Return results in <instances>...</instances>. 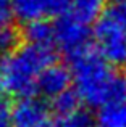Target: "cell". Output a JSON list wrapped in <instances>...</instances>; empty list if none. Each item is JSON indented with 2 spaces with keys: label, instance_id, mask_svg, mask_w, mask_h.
I'll list each match as a JSON object with an SVG mask.
<instances>
[{
  "label": "cell",
  "instance_id": "cell-1",
  "mask_svg": "<svg viewBox=\"0 0 126 127\" xmlns=\"http://www.w3.org/2000/svg\"><path fill=\"white\" fill-rule=\"evenodd\" d=\"M74 92L82 103L100 108L108 101H126V79L115 74L99 52L86 48L69 58Z\"/></svg>",
  "mask_w": 126,
  "mask_h": 127
},
{
  "label": "cell",
  "instance_id": "cell-2",
  "mask_svg": "<svg viewBox=\"0 0 126 127\" xmlns=\"http://www.w3.org/2000/svg\"><path fill=\"white\" fill-rule=\"evenodd\" d=\"M57 63V52L52 45H28L0 60L5 90L19 98L32 96L37 92L42 72Z\"/></svg>",
  "mask_w": 126,
  "mask_h": 127
},
{
  "label": "cell",
  "instance_id": "cell-3",
  "mask_svg": "<svg viewBox=\"0 0 126 127\" xmlns=\"http://www.w3.org/2000/svg\"><path fill=\"white\" fill-rule=\"evenodd\" d=\"M94 40L97 52L112 66H126V28L112 19L108 15H102L95 23Z\"/></svg>",
  "mask_w": 126,
  "mask_h": 127
},
{
  "label": "cell",
  "instance_id": "cell-4",
  "mask_svg": "<svg viewBox=\"0 0 126 127\" xmlns=\"http://www.w3.org/2000/svg\"><path fill=\"white\" fill-rule=\"evenodd\" d=\"M55 43L66 53L68 58L78 55L79 52L89 48V24L73 18L71 15H63L54 24Z\"/></svg>",
  "mask_w": 126,
  "mask_h": 127
},
{
  "label": "cell",
  "instance_id": "cell-5",
  "mask_svg": "<svg viewBox=\"0 0 126 127\" xmlns=\"http://www.w3.org/2000/svg\"><path fill=\"white\" fill-rule=\"evenodd\" d=\"M69 0H13V15L24 24L66 15Z\"/></svg>",
  "mask_w": 126,
  "mask_h": 127
},
{
  "label": "cell",
  "instance_id": "cell-6",
  "mask_svg": "<svg viewBox=\"0 0 126 127\" xmlns=\"http://www.w3.org/2000/svg\"><path fill=\"white\" fill-rule=\"evenodd\" d=\"M50 121L47 105L36 96L19 98L11 109V127H49Z\"/></svg>",
  "mask_w": 126,
  "mask_h": 127
},
{
  "label": "cell",
  "instance_id": "cell-7",
  "mask_svg": "<svg viewBox=\"0 0 126 127\" xmlns=\"http://www.w3.org/2000/svg\"><path fill=\"white\" fill-rule=\"evenodd\" d=\"M71 82H73L71 69L55 63L42 72L37 84V92H41L42 95L49 96V98H57L62 93L68 92Z\"/></svg>",
  "mask_w": 126,
  "mask_h": 127
},
{
  "label": "cell",
  "instance_id": "cell-8",
  "mask_svg": "<svg viewBox=\"0 0 126 127\" xmlns=\"http://www.w3.org/2000/svg\"><path fill=\"white\" fill-rule=\"evenodd\" d=\"M105 10V0H69L66 15H71L84 24H91L100 19Z\"/></svg>",
  "mask_w": 126,
  "mask_h": 127
},
{
  "label": "cell",
  "instance_id": "cell-9",
  "mask_svg": "<svg viewBox=\"0 0 126 127\" xmlns=\"http://www.w3.org/2000/svg\"><path fill=\"white\" fill-rule=\"evenodd\" d=\"M92 127H126V101H108L100 106Z\"/></svg>",
  "mask_w": 126,
  "mask_h": 127
},
{
  "label": "cell",
  "instance_id": "cell-10",
  "mask_svg": "<svg viewBox=\"0 0 126 127\" xmlns=\"http://www.w3.org/2000/svg\"><path fill=\"white\" fill-rule=\"evenodd\" d=\"M23 35L31 45H52V42H55V28L47 19L34 21L26 24Z\"/></svg>",
  "mask_w": 126,
  "mask_h": 127
},
{
  "label": "cell",
  "instance_id": "cell-11",
  "mask_svg": "<svg viewBox=\"0 0 126 127\" xmlns=\"http://www.w3.org/2000/svg\"><path fill=\"white\" fill-rule=\"evenodd\" d=\"M21 42V32L11 24V23H3L0 24V56L11 55L18 50Z\"/></svg>",
  "mask_w": 126,
  "mask_h": 127
},
{
  "label": "cell",
  "instance_id": "cell-12",
  "mask_svg": "<svg viewBox=\"0 0 126 127\" xmlns=\"http://www.w3.org/2000/svg\"><path fill=\"white\" fill-rule=\"evenodd\" d=\"M92 121L94 119H91L87 113L79 109L71 114H57L49 127H92Z\"/></svg>",
  "mask_w": 126,
  "mask_h": 127
},
{
  "label": "cell",
  "instance_id": "cell-13",
  "mask_svg": "<svg viewBox=\"0 0 126 127\" xmlns=\"http://www.w3.org/2000/svg\"><path fill=\"white\" fill-rule=\"evenodd\" d=\"M79 103L81 98L78 96V93L74 90H68L60 96L54 98V109L57 114H71L79 111Z\"/></svg>",
  "mask_w": 126,
  "mask_h": 127
},
{
  "label": "cell",
  "instance_id": "cell-14",
  "mask_svg": "<svg viewBox=\"0 0 126 127\" xmlns=\"http://www.w3.org/2000/svg\"><path fill=\"white\" fill-rule=\"evenodd\" d=\"M105 15H108L112 19L120 23L123 28H126V3H113L105 10Z\"/></svg>",
  "mask_w": 126,
  "mask_h": 127
},
{
  "label": "cell",
  "instance_id": "cell-15",
  "mask_svg": "<svg viewBox=\"0 0 126 127\" xmlns=\"http://www.w3.org/2000/svg\"><path fill=\"white\" fill-rule=\"evenodd\" d=\"M13 15V0H0V24L10 23Z\"/></svg>",
  "mask_w": 126,
  "mask_h": 127
},
{
  "label": "cell",
  "instance_id": "cell-16",
  "mask_svg": "<svg viewBox=\"0 0 126 127\" xmlns=\"http://www.w3.org/2000/svg\"><path fill=\"white\" fill-rule=\"evenodd\" d=\"M0 127H11V109L0 100Z\"/></svg>",
  "mask_w": 126,
  "mask_h": 127
},
{
  "label": "cell",
  "instance_id": "cell-17",
  "mask_svg": "<svg viewBox=\"0 0 126 127\" xmlns=\"http://www.w3.org/2000/svg\"><path fill=\"white\" fill-rule=\"evenodd\" d=\"M5 90V84H3V76H2V69H0V95Z\"/></svg>",
  "mask_w": 126,
  "mask_h": 127
},
{
  "label": "cell",
  "instance_id": "cell-18",
  "mask_svg": "<svg viewBox=\"0 0 126 127\" xmlns=\"http://www.w3.org/2000/svg\"><path fill=\"white\" fill-rule=\"evenodd\" d=\"M113 3H126V0H113Z\"/></svg>",
  "mask_w": 126,
  "mask_h": 127
}]
</instances>
